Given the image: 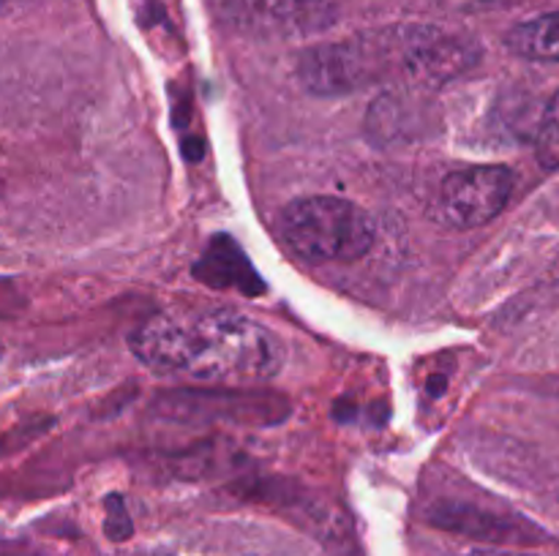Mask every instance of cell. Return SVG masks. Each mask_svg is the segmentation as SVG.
<instances>
[{"label": "cell", "instance_id": "4", "mask_svg": "<svg viewBox=\"0 0 559 556\" xmlns=\"http://www.w3.org/2000/svg\"><path fill=\"white\" fill-rule=\"evenodd\" d=\"M513 191L508 167H469L442 180L435 200V218L451 229H475L506 210Z\"/></svg>", "mask_w": 559, "mask_h": 556}, {"label": "cell", "instance_id": "3", "mask_svg": "<svg viewBox=\"0 0 559 556\" xmlns=\"http://www.w3.org/2000/svg\"><path fill=\"white\" fill-rule=\"evenodd\" d=\"M287 249L304 262H353L369 254L377 229L369 213L342 196H300L278 216Z\"/></svg>", "mask_w": 559, "mask_h": 556}, {"label": "cell", "instance_id": "2", "mask_svg": "<svg viewBox=\"0 0 559 556\" xmlns=\"http://www.w3.org/2000/svg\"><path fill=\"white\" fill-rule=\"evenodd\" d=\"M475 60L478 47L469 38L437 25H396L317 44L304 52L298 74L317 96H344L388 82L437 85L467 71Z\"/></svg>", "mask_w": 559, "mask_h": 556}, {"label": "cell", "instance_id": "6", "mask_svg": "<svg viewBox=\"0 0 559 556\" xmlns=\"http://www.w3.org/2000/svg\"><path fill=\"white\" fill-rule=\"evenodd\" d=\"M506 44L522 58L559 60V11L516 25L508 33Z\"/></svg>", "mask_w": 559, "mask_h": 556}, {"label": "cell", "instance_id": "5", "mask_svg": "<svg viewBox=\"0 0 559 556\" xmlns=\"http://www.w3.org/2000/svg\"><path fill=\"white\" fill-rule=\"evenodd\" d=\"M229 14L240 27L265 36H309L336 22L331 0H229Z\"/></svg>", "mask_w": 559, "mask_h": 556}, {"label": "cell", "instance_id": "10", "mask_svg": "<svg viewBox=\"0 0 559 556\" xmlns=\"http://www.w3.org/2000/svg\"><path fill=\"white\" fill-rule=\"evenodd\" d=\"M3 5H5V0H0V9H3Z\"/></svg>", "mask_w": 559, "mask_h": 556}, {"label": "cell", "instance_id": "8", "mask_svg": "<svg viewBox=\"0 0 559 556\" xmlns=\"http://www.w3.org/2000/svg\"><path fill=\"white\" fill-rule=\"evenodd\" d=\"M107 523H104V529H107V534L112 540H123L131 534V521H129V512H126L123 501L118 499V496H109L107 501Z\"/></svg>", "mask_w": 559, "mask_h": 556}, {"label": "cell", "instance_id": "1", "mask_svg": "<svg viewBox=\"0 0 559 556\" xmlns=\"http://www.w3.org/2000/svg\"><path fill=\"white\" fill-rule=\"evenodd\" d=\"M131 349L158 374L229 385L273 379L284 363L282 341L233 309L164 311L136 327Z\"/></svg>", "mask_w": 559, "mask_h": 556}, {"label": "cell", "instance_id": "9", "mask_svg": "<svg viewBox=\"0 0 559 556\" xmlns=\"http://www.w3.org/2000/svg\"><path fill=\"white\" fill-rule=\"evenodd\" d=\"M469 556H527V554H516V551H497V548H478L473 551Z\"/></svg>", "mask_w": 559, "mask_h": 556}, {"label": "cell", "instance_id": "7", "mask_svg": "<svg viewBox=\"0 0 559 556\" xmlns=\"http://www.w3.org/2000/svg\"><path fill=\"white\" fill-rule=\"evenodd\" d=\"M538 158L544 167H549V169L559 167V93L551 98L549 107H546L544 123H540Z\"/></svg>", "mask_w": 559, "mask_h": 556}]
</instances>
